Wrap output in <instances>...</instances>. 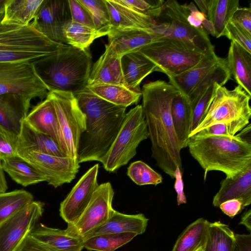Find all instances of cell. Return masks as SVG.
<instances>
[{
  "label": "cell",
  "instance_id": "obj_20",
  "mask_svg": "<svg viewBox=\"0 0 251 251\" xmlns=\"http://www.w3.org/2000/svg\"><path fill=\"white\" fill-rule=\"evenodd\" d=\"M104 52L91 69L87 86L99 84L124 85L121 57L110 45H105Z\"/></svg>",
  "mask_w": 251,
  "mask_h": 251
},
{
  "label": "cell",
  "instance_id": "obj_5",
  "mask_svg": "<svg viewBox=\"0 0 251 251\" xmlns=\"http://www.w3.org/2000/svg\"><path fill=\"white\" fill-rule=\"evenodd\" d=\"M3 7L0 9V62H33L57 51L64 44L50 39L30 25L20 26L1 23Z\"/></svg>",
  "mask_w": 251,
  "mask_h": 251
},
{
  "label": "cell",
  "instance_id": "obj_28",
  "mask_svg": "<svg viewBox=\"0 0 251 251\" xmlns=\"http://www.w3.org/2000/svg\"><path fill=\"white\" fill-rule=\"evenodd\" d=\"M226 64L238 85L251 97V53L231 41Z\"/></svg>",
  "mask_w": 251,
  "mask_h": 251
},
{
  "label": "cell",
  "instance_id": "obj_38",
  "mask_svg": "<svg viewBox=\"0 0 251 251\" xmlns=\"http://www.w3.org/2000/svg\"><path fill=\"white\" fill-rule=\"evenodd\" d=\"M33 201V195L23 189L0 193V224Z\"/></svg>",
  "mask_w": 251,
  "mask_h": 251
},
{
  "label": "cell",
  "instance_id": "obj_34",
  "mask_svg": "<svg viewBox=\"0 0 251 251\" xmlns=\"http://www.w3.org/2000/svg\"><path fill=\"white\" fill-rule=\"evenodd\" d=\"M239 6V0H209L206 18L213 24L215 37L225 36L226 26Z\"/></svg>",
  "mask_w": 251,
  "mask_h": 251
},
{
  "label": "cell",
  "instance_id": "obj_30",
  "mask_svg": "<svg viewBox=\"0 0 251 251\" xmlns=\"http://www.w3.org/2000/svg\"><path fill=\"white\" fill-rule=\"evenodd\" d=\"M171 116L181 149L187 147L191 131L192 110L188 98L180 92L172 100Z\"/></svg>",
  "mask_w": 251,
  "mask_h": 251
},
{
  "label": "cell",
  "instance_id": "obj_22",
  "mask_svg": "<svg viewBox=\"0 0 251 251\" xmlns=\"http://www.w3.org/2000/svg\"><path fill=\"white\" fill-rule=\"evenodd\" d=\"M223 59L214 50L210 51L193 67L179 75L168 77L169 83L188 98L201 79Z\"/></svg>",
  "mask_w": 251,
  "mask_h": 251
},
{
  "label": "cell",
  "instance_id": "obj_58",
  "mask_svg": "<svg viewBox=\"0 0 251 251\" xmlns=\"http://www.w3.org/2000/svg\"><path fill=\"white\" fill-rule=\"evenodd\" d=\"M5 0H0V9L3 7Z\"/></svg>",
  "mask_w": 251,
  "mask_h": 251
},
{
  "label": "cell",
  "instance_id": "obj_31",
  "mask_svg": "<svg viewBox=\"0 0 251 251\" xmlns=\"http://www.w3.org/2000/svg\"><path fill=\"white\" fill-rule=\"evenodd\" d=\"M209 223L201 218L190 224L179 235L172 251H202Z\"/></svg>",
  "mask_w": 251,
  "mask_h": 251
},
{
  "label": "cell",
  "instance_id": "obj_11",
  "mask_svg": "<svg viewBox=\"0 0 251 251\" xmlns=\"http://www.w3.org/2000/svg\"><path fill=\"white\" fill-rule=\"evenodd\" d=\"M49 90L37 75L32 62H0V95L14 94L31 100L46 98Z\"/></svg>",
  "mask_w": 251,
  "mask_h": 251
},
{
  "label": "cell",
  "instance_id": "obj_19",
  "mask_svg": "<svg viewBox=\"0 0 251 251\" xmlns=\"http://www.w3.org/2000/svg\"><path fill=\"white\" fill-rule=\"evenodd\" d=\"M107 36L108 44L121 57L127 53L139 51L145 46L165 37L156 33L133 28L112 29Z\"/></svg>",
  "mask_w": 251,
  "mask_h": 251
},
{
  "label": "cell",
  "instance_id": "obj_14",
  "mask_svg": "<svg viewBox=\"0 0 251 251\" xmlns=\"http://www.w3.org/2000/svg\"><path fill=\"white\" fill-rule=\"evenodd\" d=\"M17 155L33 166L48 184L57 188L70 183L80 167L78 161L69 157H58L37 152H25Z\"/></svg>",
  "mask_w": 251,
  "mask_h": 251
},
{
  "label": "cell",
  "instance_id": "obj_40",
  "mask_svg": "<svg viewBox=\"0 0 251 251\" xmlns=\"http://www.w3.org/2000/svg\"><path fill=\"white\" fill-rule=\"evenodd\" d=\"M86 8L93 20L95 28L102 36L110 30V18L104 0H78Z\"/></svg>",
  "mask_w": 251,
  "mask_h": 251
},
{
  "label": "cell",
  "instance_id": "obj_2",
  "mask_svg": "<svg viewBox=\"0 0 251 251\" xmlns=\"http://www.w3.org/2000/svg\"><path fill=\"white\" fill-rule=\"evenodd\" d=\"M74 95L86 116V129L79 141L78 162H101L121 128L126 107L106 101L87 87Z\"/></svg>",
  "mask_w": 251,
  "mask_h": 251
},
{
  "label": "cell",
  "instance_id": "obj_13",
  "mask_svg": "<svg viewBox=\"0 0 251 251\" xmlns=\"http://www.w3.org/2000/svg\"><path fill=\"white\" fill-rule=\"evenodd\" d=\"M44 203L33 201L0 224V251H13L38 223Z\"/></svg>",
  "mask_w": 251,
  "mask_h": 251
},
{
  "label": "cell",
  "instance_id": "obj_6",
  "mask_svg": "<svg viewBox=\"0 0 251 251\" xmlns=\"http://www.w3.org/2000/svg\"><path fill=\"white\" fill-rule=\"evenodd\" d=\"M251 98L239 85L232 90L219 86L202 121L190 133V137L217 123L228 126L234 136L249 124L251 117Z\"/></svg>",
  "mask_w": 251,
  "mask_h": 251
},
{
  "label": "cell",
  "instance_id": "obj_56",
  "mask_svg": "<svg viewBox=\"0 0 251 251\" xmlns=\"http://www.w3.org/2000/svg\"><path fill=\"white\" fill-rule=\"evenodd\" d=\"M201 25L207 34H210L213 36L215 37V29L213 24L211 21L205 18L202 22Z\"/></svg>",
  "mask_w": 251,
  "mask_h": 251
},
{
  "label": "cell",
  "instance_id": "obj_32",
  "mask_svg": "<svg viewBox=\"0 0 251 251\" xmlns=\"http://www.w3.org/2000/svg\"><path fill=\"white\" fill-rule=\"evenodd\" d=\"M1 164L4 172L23 186L46 181L44 177L33 166L18 155L2 160Z\"/></svg>",
  "mask_w": 251,
  "mask_h": 251
},
{
  "label": "cell",
  "instance_id": "obj_26",
  "mask_svg": "<svg viewBox=\"0 0 251 251\" xmlns=\"http://www.w3.org/2000/svg\"><path fill=\"white\" fill-rule=\"evenodd\" d=\"M121 64L124 85L137 92H141V83L155 68V65L139 51L122 56Z\"/></svg>",
  "mask_w": 251,
  "mask_h": 251
},
{
  "label": "cell",
  "instance_id": "obj_50",
  "mask_svg": "<svg viewBox=\"0 0 251 251\" xmlns=\"http://www.w3.org/2000/svg\"><path fill=\"white\" fill-rule=\"evenodd\" d=\"M222 212L231 218L240 213L243 209L242 201L237 199L227 200L219 206Z\"/></svg>",
  "mask_w": 251,
  "mask_h": 251
},
{
  "label": "cell",
  "instance_id": "obj_18",
  "mask_svg": "<svg viewBox=\"0 0 251 251\" xmlns=\"http://www.w3.org/2000/svg\"><path fill=\"white\" fill-rule=\"evenodd\" d=\"M31 100L14 94L0 95V128L14 145L26 117Z\"/></svg>",
  "mask_w": 251,
  "mask_h": 251
},
{
  "label": "cell",
  "instance_id": "obj_54",
  "mask_svg": "<svg viewBox=\"0 0 251 251\" xmlns=\"http://www.w3.org/2000/svg\"><path fill=\"white\" fill-rule=\"evenodd\" d=\"M239 225H244L251 233V210L246 211L241 217Z\"/></svg>",
  "mask_w": 251,
  "mask_h": 251
},
{
  "label": "cell",
  "instance_id": "obj_41",
  "mask_svg": "<svg viewBox=\"0 0 251 251\" xmlns=\"http://www.w3.org/2000/svg\"><path fill=\"white\" fill-rule=\"evenodd\" d=\"M127 175L136 184L155 186L162 182L163 177L142 161L132 162L127 168Z\"/></svg>",
  "mask_w": 251,
  "mask_h": 251
},
{
  "label": "cell",
  "instance_id": "obj_42",
  "mask_svg": "<svg viewBox=\"0 0 251 251\" xmlns=\"http://www.w3.org/2000/svg\"><path fill=\"white\" fill-rule=\"evenodd\" d=\"M219 86L220 85L217 83H214L197 100L190 103L192 110V124L191 133L198 127L202 121Z\"/></svg>",
  "mask_w": 251,
  "mask_h": 251
},
{
  "label": "cell",
  "instance_id": "obj_25",
  "mask_svg": "<svg viewBox=\"0 0 251 251\" xmlns=\"http://www.w3.org/2000/svg\"><path fill=\"white\" fill-rule=\"evenodd\" d=\"M15 150L17 153L34 151L58 157L67 156L51 137L33 129L25 120L15 145Z\"/></svg>",
  "mask_w": 251,
  "mask_h": 251
},
{
  "label": "cell",
  "instance_id": "obj_16",
  "mask_svg": "<svg viewBox=\"0 0 251 251\" xmlns=\"http://www.w3.org/2000/svg\"><path fill=\"white\" fill-rule=\"evenodd\" d=\"M98 164L90 168L78 180L61 202L59 214L68 225L75 223L83 212L99 186Z\"/></svg>",
  "mask_w": 251,
  "mask_h": 251
},
{
  "label": "cell",
  "instance_id": "obj_17",
  "mask_svg": "<svg viewBox=\"0 0 251 251\" xmlns=\"http://www.w3.org/2000/svg\"><path fill=\"white\" fill-rule=\"evenodd\" d=\"M104 1L109 12L110 30L140 29L165 37L163 24L120 3L117 0H104Z\"/></svg>",
  "mask_w": 251,
  "mask_h": 251
},
{
  "label": "cell",
  "instance_id": "obj_47",
  "mask_svg": "<svg viewBox=\"0 0 251 251\" xmlns=\"http://www.w3.org/2000/svg\"><path fill=\"white\" fill-rule=\"evenodd\" d=\"M231 20L251 34V8L238 7L234 12Z\"/></svg>",
  "mask_w": 251,
  "mask_h": 251
},
{
  "label": "cell",
  "instance_id": "obj_43",
  "mask_svg": "<svg viewBox=\"0 0 251 251\" xmlns=\"http://www.w3.org/2000/svg\"><path fill=\"white\" fill-rule=\"evenodd\" d=\"M120 3L157 20L160 16L165 1L162 0H117Z\"/></svg>",
  "mask_w": 251,
  "mask_h": 251
},
{
  "label": "cell",
  "instance_id": "obj_59",
  "mask_svg": "<svg viewBox=\"0 0 251 251\" xmlns=\"http://www.w3.org/2000/svg\"><path fill=\"white\" fill-rule=\"evenodd\" d=\"M235 251H239L236 247H235Z\"/></svg>",
  "mask_w": 251,
  "mask_h": 251
},
{
  "label": "cell",
  "instance_id": "obj_27",
  "mask_svg": "<svg viewBox=\"0 0 251 251\" xmlns=\"http://www.w3.org/2000/svg\"><path fill=\"white\" fill-rule=\"evenodd\" d=\"M149 219L143 214H126L114 209L108 221L88 237L100 234L134 232L138 235L146 231ZM87 237V238H88Z\"/></svg>",
  "mask_w": 251,
  "mask_h": 251
},
{
  "label": "cell",
  "instance_id": "obj_37",
  "mask_svg": "<svg viewBox=\"0 0 251 251\" xmlns=\"http://www.w3.org/2000/svg\"><path fill=\"white\" fill-rule=\"evenodd\" d=\"M67 45L80 50H87L94 40L101 37L95 28L74 22L68 23L64 29Z\"/></svg>",
  "mask_w": 251,
  "mask_h": 251
},
{
  "label": "cell",
  "instance_id": "obj_39",
  "mask_svg": "<svg viewBox=\"0 0 251 251\" xmlns=\"http://www.w3.org/2000/svg\"><path fill=\"white\" fill-rule=\"evenodd\" d=\"M231 75L226 59L214 67L194 88L188 97L190 103L197 100L207 89L215 83L222 86L231 79Z\"/></svg>",
  "mask_w": 251,
  "mask_h": 251
},
{
  "label": "cell",
  "instance_id": "obj_8",
  "mask_svg": "<svg viewBox=\"0 0 251 251\" xmlns=\"http://www.w3.org/2000/svg\"><path fill=\"white\" fill-rule=\"evenodd\" d=\"M149 138L142 105L127 113L122 125L101 163L104 169L113 172L127 164L136 154L140 143Z\"/></svg>",
  "mask_w": 251,
  "mask_h": 251
},
{
  "label": "cell",
  "instance_id": "obj_45",
  "mask_svg": "<svg viewBox=\"0 0 251 251\" xmlns=\"http://www.w3.org/2000/svg\"><path fill=\"white\" fill-rule=\"evenodd\" d=\"M72 21L95 28L93 20L86 8L78 0H68Z\"/></svg>",
  "mask_w": 251,
  "mask_h": 251
},
{
  "label": "cell",
  "instance_id": "obj_7",
  "mask_svg": "<svg viewBox=\"0 0 251 251\" xmlns=\"http://www.w3.org/2000/svg\"><path fill=\"white\" fill-rule=\"evenodd\" d=\"M139 51L155 65L154 71L164 73L168 77L193 67L206 53L193 45L169 37L160 38Z\"/></svg>",
  "mask_w": 251,
  "mask_h": 251
},
{
  "label": "cell",
  "instance_id": "obj_46",
  "mask_svg": "<svg viewBox=\"0 0 251 251\" xmlns=\"http://www.w3.org/2000/svg\"><path fill=\"white\" fill-rule=\"evenodd\" d=\"M214 136H233L228 126L223 123H217L202 129L190 138L198 139Z\"/></svg>",
  "mask_w": 251,
  "mask_h": 251
},
{
  "label": "cell",
  "instance_id": "obj_15",
  "mask_svg": "<svg viewBox=\"0 0 251 251\" xmlns=\"http://www.w3.org/2000/svg\"><path fill=\"white\" fill-rule=\"evenodd\" d=\"M71 21L68 0H44L29 25L52 41L66 44L64 29Z\"/></svg>",
  "mask_w": 251,
  "mask_h": 251
},
{
  "label": "cell",
  "instance_id": "obj_33",
  "mask_svg": "<svg viewBox=\"0 0 251 251\" xmlns=\"http://www.w3.org/2000/svg\"><path fill=\"white\" fill-rule=\"evenodd\" d=\"M87 87L106 101L125 107L137 104L142 96L141 92L132 91L124 85L99 84Z\"/></svg>",
  "mask_w": 251,
  "mask_h": 251
},
{
  "label": "cell",
  "instance_id": "obj_35",
  "mask_svg": "<svg viewBox=\"0 0 251 251\" xmlns=\"http://www.w3.org/2000/svg\"><path fill=\"white\" fill-rule=\"evenodd\" d=\"M234 234L228 225L220 221L209 222L202 251H235Z\"/></svg>",
  "mask_w": 251,
  "mask_h": 251
},
{
  "label": "cell",
  "instance_id": "obj_4",
  "mask_svg": "<svg viewBox=\"0 0 251 251\" xmlns=\"http://www.w3.org/2000/svg\"><path fill=\"white\" fill-rule=\"evenodd\" d=\"M190 153L204 170V179L211 171H221L233 178L251 166V143L238 135L189 138Z\"/></svg>",
  "mask_w": 251,
  "mask_h": 251
},
{
  "label": "cell",
  "instance_id": "obj_36",
  "mask_svg": "<svg viewBox=\"0 0 251 251\" xmlns=\"http://www.w3.org/2000/svg\"><path fill=\"white\" fill-rule=\"evenodd\" d=\"M137 235L134 232L97 235L83 239V246L89 251H114L129 242Z\"/></svg>",
  "mask_w": 251,
  "mask_h": 251
},
{
  "label": "cell",
  "instance_id": "obj_52",
  "mask_svg": "<svg viewBox=\"0 0 251 251\" xmlns=\"http://www.w3.org/2000/svg\"><path fill=\"white\" fill-rule=\"evenodd\" d=\"M182 171L179 168H177L175 174L176 179L175 183V189L177 194L176 201L178 205L186 203V198L184 192V185L182 178Z\"/></svg>",
  "mask_w": 251,
  "mask_h": 251
},
{
  "label": "cell",
  "instance_id": "obj_44",
  "mask_svg": "<svg viewBox=\"0 0 251 251\" xmlns=\"http://www.w3.org/2000/svg\"><path fill=\"white\" fill-rule=\"evenodd\" d=\"M225 36L231 41L238 44L251 53V34L231 19L226 26Z\"/></svg>",
  "mask_w": 251,
  "mask_h": 251
},
{
  "label": "cell",
  "instance_id": "obj_29",
  "mask_svg": "<svg viewBox=\"0 0 251 251\" xmlns=\"http://www.w3.org/2000/svg\"><path fill=\"white\" fill-rule=\"evenodd\" d=\"M44 0H5L1 23L26 26L36 16Z\"/></svg>",
  "mask_w": 251,
  "mask_h": 251
},
{
  "label": "cell",
  "instance_id": "obj_51",
  "mask_svg": "<svg viewBox=\"0 0 251 251\" xmlns=\"http://www.w3.org/2000/svg\"><path fill=\"white\" fill-rule=\"evenodd\" d=\"M189 9L188 20L189 24L197 28L202 27V23L206 18L205 15L199 11L193 2L187 4Z\"/></svg>",
  "mask_w": 251,
  "mask_h": 251
},
{
  "label": "cell",
  "instance_id": "obj_1",
  "mask_svg": "<svg viewBox=\"0 0 251 251\" xmlns=\"http://www.w3.org/2000/svg\"><path fill=\"white\" fill-rule=\"evenodd\" d=\"M180 92L169 82L157 80L145 84L141 90L142 108L152 157L157 166L172 178L177 168L182 171L181 150L171 116V104Z\"/></svg>",
  "mask_w": 251,
  "mask_h": 251
},
{
  "label": "cell",
  "instance_id": "obj_53",
  "mask_svg": "<svg viewBox=\"0 0 251 251\" xmlns=\"http://www.w3.org/2000/svg\"><path fill=\"white\" fill-rule=\"evenodd\" d=\"M235 245L239 251H251V234H234Z\"/></svg>",
  "mask_w": 251,
  "mask_h": 251
},
{
  "label": "cell",
  "instance_id": "obj_48",
  "mask_svg": "<svg viewBox=\"0 0 251 251\" xmlns=\"http://www.w3.org/2000/svg\"><path fill=\"white\" fill-rule=\"evenodd\" d=\"M13 251H50L31 236L26 235Z\"/></svg>",
  "mask_w": 251,
  "mask_h": 251
},
{
  "label": "cell",
  "instance_id": "obj_12",
  "mask_svg": "<svg viewBox=\"0 0 251 251\" xmlns=\"http://www.w3.org/2000/svg\"><path fill=\"white\" fill-rule=\"evenodd\" d=\"M114 194L110 182L99 185L83 212L75 223L68 225L66 229L82 240L88 237L109 219L113 209Z\"/></svg>",
  "mask_w": 251,
  "mask_h": 251
},
{
  "label": "cell",
  "instance_id": "obj_10",
  "mask_svg": "<svg viewBox=\"0 0 251 251\" xmlns=\"http://www.w3.org/2000/svg\"><path fill=\"white\" fill-rule=\"evenodd\" d=\"M187 4L168 0L164 1L161 13L156 20L165 25L166 37L193 45L204 53L214 50V47L203 27L197 28L189 24Z\"/></svg>",
  "mask_w": 251,
  "mask_h": 251
},
{
  "label": "cell",
  "instance_id": "obj_21",
  "mask_svg": "<svg viewBox=\"0 0 251 251\" xmlns=\"http://www.w3.org/2000/svg\"><path fill=\"white\" fill-rule=\"evenodd\" d=\"M50 251H82L83 240L65 230L38 223L29 233Z\"/></svg>",
  "mask_w": 251,
  "mask_h": 251
},
{
  "label": "cell",
  "instance_id": "obj_57",
  "mask_svg": "<svg viewBox=\"0 0 251 251\" xmlns=\"http://www.w3.org/2000/svg\"><path fill=\"white\" fill-rule=\"evenodd\" d=\"M194 2L200 9L201 12L206 16L209 6V0H195Z\"/></svg>",
  "mask_w": 251,
  "mask_h": 251
},
{
  "label": "cell",
  "instance_id": "obj_9",
  "mask_svg": "<svg viewBox=\"0 0 251 251\" xmlns=\"http://www.w3.org/2000/svg\"><path fill=\"white\" fill-rule=\"evenodd\" d=\"M48 97L52 101L61 141V149L66 155L78 161V148L81 135L86 129V116L71 92L53 91Z\"/></svg>",
  "mask_w": 251,
  "mask_h": 251
},
{
  "label": "cell",
  "instance_id": "obj_23",
  "mask_svg": "<svg viewBox=\"0 0 251 251\" xmlns=\"http://www.w3.org/2000/svg\"><path fill=\"white\" fill-rule=\"evenodd\" d=\"M237 199L244 209L251 203V166L233 178L226 177L221 182L220 188L214 196L213 205L219 207L227 200Z\"/></svg>",
  "mask_w": 251,
  "mask_h": 251
},
{
  "label": "cell",
  "instance_id": "obj_3",
  "mask_svg": "<svg viewBox=\"0 0 251 251\" xmlns=\"http://www.w3.org/2000/svg\"><path fill=\"white\" fill-rule=\"evenodd\" d=\"M35 71L49 92H71L84 89L91 69L88 50L64 44L57 51L33 63Z\"/></svg>",
  "mask_w": 251,
  "mask_h": 251
},
{
  "label": "cell",
  "instance_id": "obj_24",
  "mask_svg": "<svg viewBox=\"0 0 251 251\" xmlns=\"http://www.w3.org/2000/svg\"><path fill=\"white\" fill-rule=\"evenodd\" d=\"M25 121L33 129L51 137L61 148L56 112L53 102L48 97L32 107Z\"/></svg>",
  "mask_w": 251,
  "mask_h": 251
},
{
  "label": "cell",
  "instance_id": "obj_49",
  "mask_svg": "<svg viewBox=\"0 0 251 251\" xmlns=\"http://www.w3.org/2000/svg\"><path fill=\"white\" fill-rule=\"evenodd\" d=\"M17 156L14 145L0 128V160Z\"/></svg>",
  "mask_w": 251,
  "mask_h": 251
},
{
  "label": "cell",
  "instance_id": "obj_55",
  "mask_svg": "<svg viewBox=\"0 0 251 251\" xmlns=\"http://www.w3.org/2000/svg\"><path fill=\"white\" fill-rule=\"evenodd\" d=\"M7 189V182L2 167L1 161L0 160V193L6 192Z\"/></svg>",
  "mask_w": 251,
  "mask_h": 251
}]
</instances>
